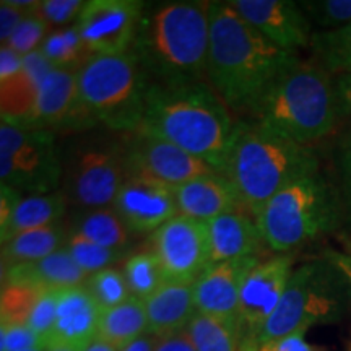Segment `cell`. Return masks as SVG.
<instances>
[{"label":"cell","mask_w":351,"mask_h":351,"mask_svg":"<svg viewBox=\"0 0 351 351\" xmlns=\"http://www.w3.org/2000/svg\"><path fill=\"white\" fill-rule=\"evenodd\" d=\"M309 47L314 62L332 75L351 72V23L339 29L314 33Z\"/></svg>","instance_id":"obj_29"},{"label":"cell","mask_w":351,"mask_h":351,"mask_svg":"<svg viewBox=\"0 0 351 351\" xmlns=\"http://www.w3.org/2000/svg\"><path fill=\"white\" fill-rule=\"evenodd\" d=\"M239 122L207 82L150 85L138 130L178 145L225 173Z\"/></svg>","instance_id":"obj_2"},{"label":"cell","mask_w":351,"mask_h":351,"mask_svg":"<svg viewBox=\"0 0 351 351\" xmlns=\"http://www.w3.org/2000/svg\"><path fill=\"white\" fill-rule=\"evenodd\" d=\"M300 62L298 52L267 39L230 2H210L205 78L232 111L251 114L276 80Z\"/></svg>","instance_id":"obj_1"},{"label":"cell","mask_w":351,"mask_h":351,"mask_svg":"<svg viewBox=\"0 0 351 351\" xmlns=\"http://www.w3.org/2000/svg\"><path fill=\"white\" fill-rule=\"evenodd\" d=\"M25 67V57L16 54L15 51L2 47L0 49V82L19 75Z\"/></svg>","instance_id":"obj_44"},{"label":"cell","mask_w":351,"mask_h":351,"mask_svg":"<svg viewBox=\"0 0 351 351\" xmlns=\"http://www.w3.org/2000/svg\"><path fill=\"white\" fill-rule=\"evenodd\" d=\"M83 351H119L116 348V346L108 343V341H104L103 339H99V337H96L93 341H90Z\"/></svg>","instance_id":"obj_49"},{"label":"cell","mask_w":351,"mask_h":351,"mask_svg":"<svg viewBox=\"0 0 351 351\" xmlns=\"http://www.w3.org/2000/svg\"><path fill=\"white\" fill-rule=\"evenodd\" d=\"M101 311L85 285L64 288L47 341H60L83 350L98 337Z\"/></svg>","instance_id":"obj_18"},{"label":"cell","mask_w":351,"mask_h":351,"mask_svg":"<svg viewBox=\"0 0 351 351\" xmlns=\"http://www.w3.org/2000/svg\"><path fill=\"white\" fill-rule=\"evenodd\" d=\"M51 132L95 129L78 99L77 72L52 69L39 86L36 108L28 125Z\"/></svg>","instance_id":"obj_16"},{"label":"cell","mask_w":351,"mask_h":351,"mask_svg":"<svg viewBox=\"0 0 351 351\" xmlns=\"http://www.w3.org/2000/svg\"><path fill=\"white\" fill-rule=\"evenodd\" d=\"M152 252L166 282L192 283L210 265L207 223L178 215L152 234Z\"/></svg>","instance_id":"obj_11"},{"label":"cell","mask_w":351,"mask_h":351,"mask_svg":"<svg viewBox=\"0 0 351 351\" xmlns=\"http://www.w3.org/2000/svg\"><path fill=\"white\" fill-rule=\"evenodd\" d=\"M311 23L330 29H339L351 23V0H307L300 2Z\"/></svg>","instance_id":"obj_35"},{"label":"cell","mask_w":351,"mask_h":351,"mask_svg":"<svg viewBox=\"0 0 351 351\" xmlns=\"http://www.w3.org/2000/svg\"><path fill=\"white\" fill-rule=\"evenodd\" d=\"M54 69L41 51L25 56V67L19 75L0 82V111L2 121L28 125L36 108L39 86Z\"/></svg>","instance_id":"obj_21"},{"label":"cell","mask_w":351,"mask_h":351,"mask_svg":"<svg viewBox=\"0 0 351 351\" xmlns=\"http://www.w3.org/2000/svg\"><path fill=\"white\" fill-rule=\"evenodd\" d=\"M69 228L62 223L25 231L2 244V269L15 263L33 262L65 247Z\"/></svg>","instance_id":"obj_25"},{"label":"cell","mask_w":351,"mask_h":351,"mask_svg":"<svg viewBox=\"0 0 351 351\" xmlns=\"http://www.w3.org/2000/svg\"><path fill=\"white\" fill-rule=\"evenodd\" d=\"M339 217V195L315 173L298 179L271 197L256 221L265 245L278 254H288L332 231Z\"/></svg>","instance_id":"obj_8"},{"label":"cell","mask_w":351,"mask_h":351,"mask_svg":"<svg viewBox=\"0 0 351 351\" xmlns=\"http://www.w3.org/2000/svg\"><path fill=\"white\" fill-rule=\"evenodd\" d=\"M62 289L64 288H44L32 315H29L28 327L34 333H38L44 341H47V337H49L52 327H54L57 304H59Z\"/></svg>","instance_id":"obj_37"},{"label":"cell","mask_w":351,"mask_h":351,"mask_svg":"<svg viewBox=\"0 0 351 351\" xmlns=\"http://www.w3.org/2000/svg\"><path fill=\"white\" fill-rule=\"evenodd\" d=\"M124 275L132 296L148 300L166 283V276L158 257L152 251L134 254L124 262Z\"/></svg>","instance_id":"obj_31"},{"label":"cell","mask_w":351,"mask_h":351,"mask_svg":"<svg viewBox=\"0 0 351 351\" xmlns=\"http://www.w3.org/2000/svg\"><path fill=\"white\" fill-rule=\"evenodd\" d=\"M210 47V2L145 5L130 52L150 85L202 82Z\"/></svg>","instance_id":"obj_3"},{"label":"cell","mask_w":351,"mask_h":351,"mask_svg":"<svg viewBox=\"0 0 351 351\" xmlns=\"http://www.w3.org/2000/svg\"><path fill=\"white\" fill-rule=\"evenodd\" d=\"M251 116L262 129L309 147L339 124L332 73L314 60L300 62L276 80Z\"/></svg>","instance_id":"obj_5"},{"label":"cell","mask_w":351,"mask_h":351,"mask_svg":"<svg viewBox=\"0 0 351 351\" xmlns=\"http://www.w3.org/2000/svg\"><path fill=\"white\" fill-rule=\"evenodd\" d=\"M88 276L67 249L33 262L15 263L2 269L3 285H28L39 288H72L85 285Z\"/></svg>","instance_id":"obj_22"},{"label":"cell","mask_w":351,"mask_h":351,"mask_svg":"<svg viewBox=\"0 0 351 351\" xmlns=\"http://www.w3.org/2000/svg\"><path fill=\"white\" fill-rule=\"evenodd\" d=\"M112 208L135 234H153L179 215L176 187L138 173L129 176Z\"/></svg>","instance_id":"obj_14"},{"label":"cell","mask_w":351,"mask_h":351,"mask_svg":"<svg viewBox=\"0 0 351 351\" xmlns=\"http://www.w3.org/2000/svg\"><path fill=\"white\" fill-rule=\"evenodd\" d=\"M143 8L140 0H90L73 26L91 56L124 54L134 44Z\"/></svg>","instance_id":"obj_12"},{"label":"cell","mask_w":351,"mask_h":351,"mask_svg":"<svg viewBox=\"0 0 351 351\" xmlns=\"http://www.w3.org/2000/svg\"><path fill=\"white\" fill-rule=\"evenodd\" d=\"M67 207L69 200L62 191L47 195L25 197L5 225L0 226V241L3 244L25 231L62 223Z\"/></svg>","instance_id":"obj_24"},{"label":"cell","mask_w":351,"mask_h":351,"mask_svg":"<svg viewBox=\"0 0 351 351\" xmlns=\"http://www.w3.org/2000/svg\"><path fill=\"white\" fill-rule=\"evenodd\" d=\"M34 346H46L38 333L28 326H2L0 324V351H20Z\"/></svg>","instance_id":"obj_39"},{"label":"cell","mask_w":351,"mask_h":351,"mask_svg":"<svg viewBox=\"0 0 351 351\" xmlns=\"http://www.w3.org/2000/svg\"><path fill=\"white\" fill-rule=\"evenodd\" d=\"M46 351H83V350L67 343H60V341H47Z\"/></svg>","instance_id":"obj_50"},{"label":"cell","mask_w":351,"mask_h":351,"mask_svg":"<svg viewBox=\"0 0 351 351\" xmlns=\"http://www.w3.org/2000/svg\"><path fill=\"white\" fill-rule=\"evenodd\" d=\"M210 265L257 256L265 244L256 218L244 212H231L207 221Z\"/></svg>","instance_id":"obj_20"},{"label":"cell","mask_w":351,"mask_h":351,"mask_svg":"<svg viewBox=\"0 0 351 351\" xmlns=\"http://www.w3.org/2000/svg\"><path fill=\"white\" fill-rule=\"evenodd\" d=\"M44 288L28 285H3L0 298V324L2 326H28L36 301Z\"/></svg>","instance_id":"obj_33"},{"label":"cell","mask_w":351,"mask_h":351,"mask_svg":"<svg viewBox=\"0 0 351 351\" xmlns=\"http://www.w3.org/2000/svg\"><path fill=\"white\" fill-rule=\"evenodd\" d=\"M326 258L332 265H335L339 269L346 280L351 285V254H343L337 251H328L326 254Z\"/></svg>","instance_id":"obj_47"},{"label":"cell","mask_w":351,"mask_h":351,"mask_svg":"<svg viewBox=\"0 0 351 351\" xmlns=\"http://www.w3.org/2000/svg\"><path fill=\"white\" fill-rule=\"evenodd\" d=\"M319 173L311 147L241 122L225 173L238 192L243 212L256 218L275 194L298 179Z\"/></svg>","instance_id":"obj_4"},{"label":"cell","mask_w":351,"mask_h":351,"mask_svg":"<svg viewBox=\"0 0 351 351\" xmlns=\"http://www.w3.org/2000/svg\"><path fill=\"white\" fill-rule=\"evenodd\" d=\"M65 249H67L73 261L77 262V265L86 275H93L96 271L116 265L117 262L125 258L127 254L124 251H111V249L101 247V245L95 244L93 241L83 238L82 234L72 231L70 228Z\"/></svg>","instance_id":"obj_32"},{"label":"cell","mask_w":351,"mask_h":351,"mask_svg":"<svg viewBox=\"0 0 351 351\" xmlns=\"http://www.w3.org/2000/svg\"><path fill=\"white\" fill-rule=\"evenodd\" d=\"M62 187L69 204L82 210L112 207L132 174L125 134L77 132L62 148Z\"/></svg>","instance_id":"obj_7"},{"label":"cell","mask_w":351,"mask_h":351,"mask_svg":"<svg viewBox=\"0 0 351 351\" xmlns=\"http://www.w3.org/2000/svg\"><path fill=\"white\" fill-rule=\"evenodd\" d=\"M62 150L46 129L0 124V181L23 197L54 194L62 187Z\"/></svg>","instance_id":"obj_10"},{"label":"cell","mask_w":351,"mask_h":351,"mask_svg":"<svg viewBox=\"0 0 351 351\" xmlns=\"http://www.w3.org/2000/svg\"><path fill=\"white\" fill-rule=\"evenodd\" d=\"M70 230L111 251H124L130 244V230L112 207L83 210Z\"/></svg>","instance_id":"obj_27"},{"label":"cell","mask_w":351,"mask_h":351,"mask_svg":"<svg viewBox=\"0 0 351 351\" xmlns=\"http://www.w3.org/2000/svg\"><path fill=\"white\" fill-rule=\"evenodd\" d=\"M49 34V26L41 21L33 13H29L21 25L15 29L8 43L2 47L15 51L20 56H28L41 47L44 39Z\"/></svg>","instance_id":"obj_36"},{"label":"cell","mask_w":351,"mask_h":351,"mask_svg":"<svg viewBox=\"0 0 351 351\" xmlns=\"http://www.w3.org/2000/svg\"><path fill=\"white\" fill-rule=\"evenodd\" d=\"M158 337L153 335V333L147 332L143 333L142 337L135 339L130 343H127L125 346H122L119 351H155Z\"/></svg>","instance_id":"obj_48"},{"label":"cell","mask_w":351,"mask_h":351,"mask_svg":"<svg viewBox=\"0 0 351 351\" xmlns=\"http://www.w3.org/2000/svg\"><path fill=\"white\" fill-rule=\"evenodd\" d=\"M261 262L257 256L212 263L194 283L197 313L239 326V300L245 275Z\"/></svg>","instance_id":"obj_17"},{"label":"cell","mask_w":351,"mask_h":351,"mask_svg":"<svg viewBox=\"0 0 351 351\" xmlns=\"http://www.w3.org/2000/svg\"><path fill=\"white\" fill-rule=\"evenodd\" d=\"M258 351H317L313 345L307 343L306 332H293L280 339L263 341L258 345Z\"/></svg>","instance_id":"obj_41"},{"label":"cell","mask_w":351,"mask_h":351,"mask_svg":"<svg viewBox=\"0 0 351 351\" xmlns=\"http://www.w3.org/2000/svg\"><path fill=\"white\" fill-rule=\"evenodd\" d=\"M155 351H197L194 341L187 335L186 330L169 333L158 337Z\"/></svg>","instance_id":"obj_43"},{"label":"cell","mask_w":351,"mask_h":351,"mask_svg":"<svg viewBox=\"0 0 351 351\" xmlns=\"http://www.w3.org/2000/svg\"><path fill=\"white\" fill-rule=\"evenodd\" d=\"M179 215L210 221L219 215L243 212L238 192L226 176L212 173L176 187Z\"/></svg>","instance_id":"obj_19"},{"label":"cell","mask_w":351,"mask_h":351,"mask_svg":"<svg viewBox=\"0 0 351 351\" xmlns=\"http://www.w3.org/2000/svg\"><path fill=\"white\" fill-rule=\"evenodd\" d=\"M125 140L132 173L148 176L173 187L217 173L204 160L156 135L135 130L125 134Z\"/></svg>","instance_id":"obj_13"},{"label":"cell","mask_w":351,"mask_h":351,"mask_svg":"<svg viewBox=\"0 0 351 351\" xmlns=\"http://www.w3.org/2000/svg\"><path fill=\"white\" fill-rule=\"evenodd\" d=\"M340 168H341V179H343L345 192L351 202V132L346 135L345 142L341 145Z\"/></svg>","instance_id":"obj_46"},{"label":"cell","mask_w":351,"mask_h":351,"mask_svg":"<svg viewBox=\"0 0 351 351\" xmlns=\"http://www.w3.org/2000/svg\"><path fill=\"white\" fill-rule=\"evenodd\" d=\"M350 293V282L327 258L298 267L275 314L263 327L258 345L293 332L339 322L348 309Z\"/></svg>","instance_id":"obj_9"},{"label":"cell","mask_w":351,"mask_h":351,"mask_svg":"<svg viewBox=\"0 0 351 351\" xmlns=\"http://www.w3.org/2000/svg\"><path fill=\"white\" fill-rule=\"evenodd\" d=\"M333 82H335L337 106H339L340 117L351 119V72L335 75Z\"/></svg>","instance_id":"obj_42"},{"label":"cell","mask_w":351,"mask_h":351,"mask_svg":"<svg viewBox=\"0 0 351 351\" xmlns=\"http://www.w3.org/2000/svg\"><path fill=\"white\" fill-rule=\"evenodd\" d=\"M231 7L267 39L287 51L311 46V21L289 0H232Z\"/></svg>","instance_id":"obj_15"},{"label":"cell","mask_w":351,"mask_h":351,"mask_svg":"<svg viewBox=\"0 0 351 351\" xmlns=\"http://www.w3.org/2000/svg\"><path fill=\"white\" fill-rule=\"evenodd\" d=\"M25 197L20 194L15 189H10L7 186H0V226L5 225L19 204Z\"/></svg>","instance_id":"obj_45"},{"label":"cell","mask_w":351,"mask_h":351,"mask_svg":"<svg viewBox=\"0 0 351 351\" xmlns=\"http://www.w3.org/2000/svg\"><path fill=\"white\" fill-rule=\"evenodd\" d=\"M148 332L155 337L186 330L197 313L194 285L166 282L156 293L145 300Z\"/></svg>","instance_id":"obj_23"},{"label":"cell","mask_w":351,"mask_h":351,"mask_svg":"<svg viewBox=\"0 0 351 351\" xmlns=\"http://www.w3.org/2000/svg\"><path fill=\"white\" fill-rule=\"evenodd\" d=\"M29 10H21L19 7H13L7 0L0 2V43L5 46L15 29L19 28L26 16L29 15Z\"/></svg>","instance_id":"obj_40"},{"label":"cell","mask_w":351,"mask_h":351,"mask_svg":"<svg viewBox=\"0 0 351 351\" xmlns=\"http://www.w3.org/2000/svg\"><path fill=\"white\" fill-rule=\"evenodd\" d=\"M86 2L83 0H39L33 15L47 26H64L77 21Z\"/></svg>","instance_id":"obj_38"},{"label":"cell","mask_w":351,"mask_h":351,"mask_svg":"<svg viewBox=\"0 0 351 351\" xmlns=\"http://www.w3.org/2000/svg\"><path fill=\"white\" fill-rule=\"evenodd\" d=\"M148 332L145 302L132 296L119 306L101 311L98 337L121 350Z\"/></svg>","instance_id":"obj_26"},{"label":"cell","mask_w":351,"mask_h":351,"mask_svg":"<svg viewBox=\"0 0 351 351\" xmlns=\"http://www.w3.org/2000/svg\"><path fill=\"white\" fill-rule=\"evenodd\" d=\"M85 287L101 309L119 306L132 298L124 271L114 269V267L103 269L88 276Z\"/></svg>","instance_id":"obj_34"},{"label":"cell","mask_w":351,"mask_h":351,"mask_svg":"<svg viewBox=\"0 0 351 351\" xmlns=\"http://www.w3.org/2000/svg\"><path fill=\"white\" fill-rule=\"evenodd\" d=\"M20 351H46V346H34V348H26Z\"/></svg>","instance_id":"obj_51"},{"label":"cell","mask_w":351,"mask_h":351,"mask_svg":"<svg viewBox=\"0 0 351 351\" xmlns=\"http://www.w3.org/2000/svg\"><path fill=\"white\" fill-rule=\"evenodd\" d=\"M197 351H239V326L195 313L186 327Z\"/></svg>","instance_id":"obj_28"},{"label":"cell","mask_w":351,"mask_h":351,"mask_svg":"<svg viewBox=\"0 0 351 351\" xmlns=\"http://www.w3.org/2000/svg\"><path fill=\"white\" fill-rule=\"evenodd\" d=\"M39 51L54 69L78 72L91 54L78 36L75 26L52 29L44 39Z\"/></svg>","instance_id":"obj_30"},{"label":"cell","mask_w":351,"mask_h":351,"mask_svg":"<svg viewBox=\"0 0 351 351\" xmlns=\"http://www.w3.org/2000/svg\"><path fill=\"white\" fill-rule=\"evenodd\" d=\"M78 99L96 125L130 134L142 125L150 82L132 52L91 56L77 72Z\"/></svg>","instance_id":"obj_6"}]
</instances>
